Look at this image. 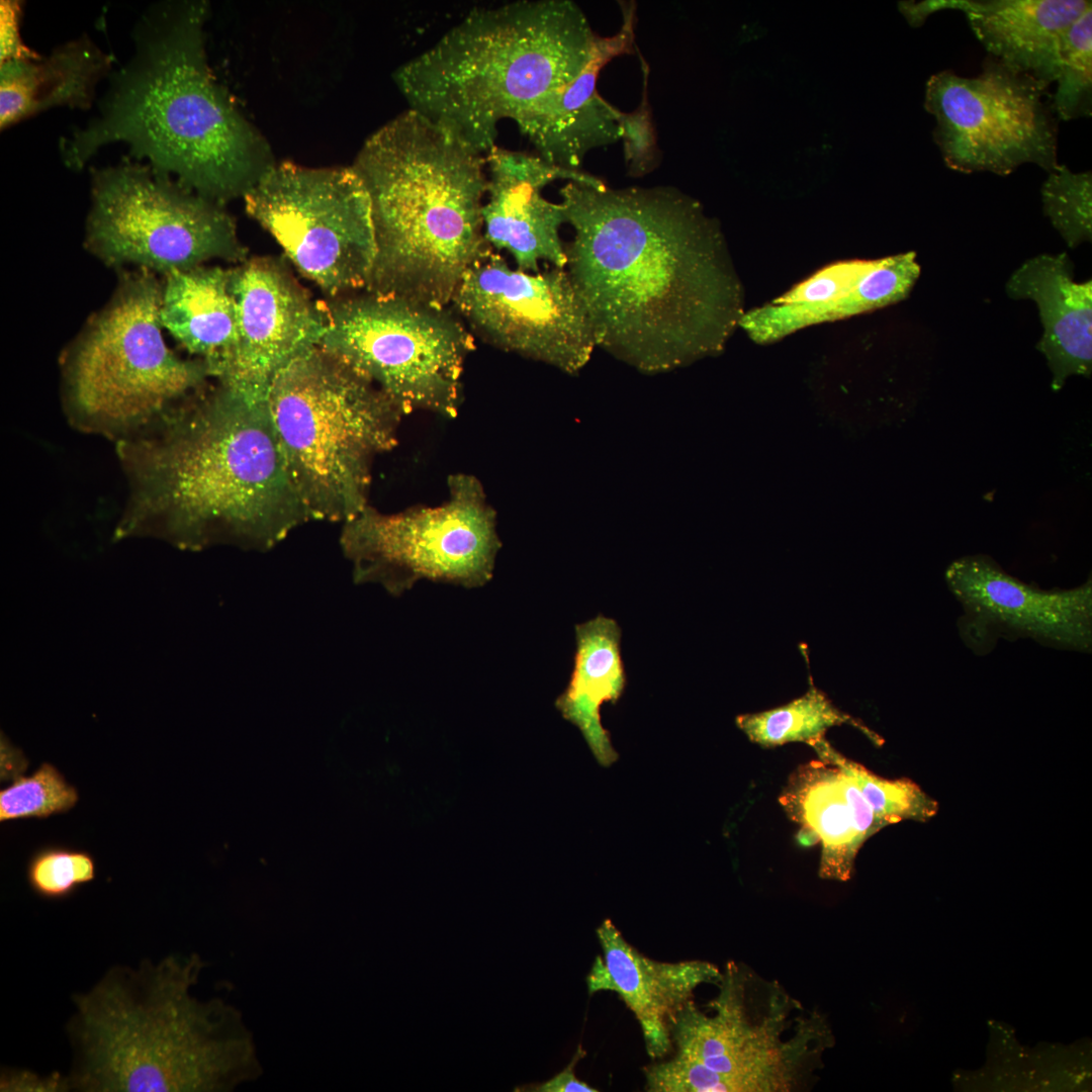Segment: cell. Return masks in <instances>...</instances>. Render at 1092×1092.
<instances>
[{
	"label": "cell",
	"instance_id": "5",
	"mask_svg": "<svg viewBox=\"0 0 1092 1092\" xmlns=\"http://www.w3.org/2000/svg\"><path fill=\"white\" fill-rule=\"evenodd\" d=\"M351 166L369 194L376 242L364 290L448 306L490 247L485 155L407 108L366 139Z\"/></svg>",
	"mask_w": 1092,
	"mask_h": 1092
},
{
	"label": "cell",
	"instance_id": "13",
	"mask_svg": "<svg viewBox=\"0 0 1092 1092\" xmlns=\"http://www.w3.org/2000/svg\"><path fill=\"white\" fill-rule=\"evenodd\" d=\"M243 200L290 266L327 298L366 289L376 242L369 194L352 166L275 163Z\"/></svg>",
	"mask_w": 1092,
	"mask_h": 1092
},
{
	"label": "cell",
	"instance_id": "23",
	"mask_svg": "<svg viewBox=\"0 0 1092 1092\" xmlns=\"http://www.w3.org/2000/svg\"><path fill=\"white\" fill-rule=\"evenodd\" d=\"M1008 297L1033 300L1043 333L1036 344L1060 390L1072 375L1092 372V281L1077 282L1066 252L1040 254L1022 263L1005 286Z\"/></svg>",
	"mask_w": 1092,
	"mask_h": 1092
},
{
	"label": "cell",
	"instance_id": "6",
	"mask_svg": "<svg viewBox=\"0 0 1092 1092\" xmlns=\"http://www.w3.org/2000/svg\"><path fill=\"white\" fill-rule=\"evenodd\" d=\"M570 0H518L469 11L393 81L408 109L486 156L517 122L573 81L603 42Z\"/></svg>",
	"mask_w": 1092,
	"mask_h": 1092
},
{
	"label": "cell",
	"instance_id": "21",
	"mask_svg": "<svg viewBox=\"0 0 1092 1092\" xmlns=\"http://www.w3.org/2000/svg\"><path fill=\"white\" fill-rule=\"evenodd\" d=\"M780 803L801 825L802 844L821 842L818 875L824 880H849L861 845L884 827L854 781L821 759L790 776Z\"/></svg>",
	"mask_w": 1092,
	"mask_h": 1092
},
{
	"label": "cell",
	"instance_id": "7",
	"mask_svg": "<svg viewBox=\"0 0 1092 1092\" xmlns=\"http://www.w3.org/2000/svg\"><path fill=\"white\" fill-rule=\"evenodd\" d=\"M705 1011L693 999L669 1025L674 1055L652 1063V1092H802L835 1044L828 1016L778 981L730 961Z\"/></svg>",
	"mask_w": 1092,
	"mask_h": 1092
},
{
	"label": "cell",
	"instance_id": "12",
	"mask_svg": "<svg viewBox=\"0 0 1092 1092\" xmlns=\"http://www.w3.org/2000/svg\"><path fill=\"white\" fill-rule=\"evenodd\" d=\"M447 486L439 506L383 514L368 505L344 523L340 543L354 582L398 597L422 579L466 588L491 579L502 547L495 511L476 476L451 474Z\"/></svg>",
	"mask_w": 1092,
	"mask_h": 1092
},
{
	"label": "cell",
	"instance_id": "20",
	"mask_svg": "<svg viewBox=\"0 0 1092 1092\" xmlns=\"http://www.w3.org/2000/svg\"><path fill=\"white\" fill-rule=\"evenodd\" d=\"M619 31L606 36L587 67L570 83L536 105L516 122L520 132L547 163L580 171L586 154L621 140L622 111L597 90L602 68L612 59L629 54L634 46V5L622 8Z\"/></svg>",
	"mask_w": 1092,
	"mask_h": 1092
},
{
	"label": "cell",
	"instance_id": "4",
	"mask_svg": "<svg viewBox=\"0 0 1092 1092\" xmlns=\"http://www.w3.org/2000/svg\"><path fill=\"white\" fill-rule=\"evenodd\" d=\"M204 966L195 953L114 966L74 994L70 1091L226 1092L258 1079L263 1070L240 1010L192 994Z\"/></svg>",
	"mask_w": 1092,
	"mask_h": 1092
},
{
	"label": "cell",
	"instance_id": "26",
	"mask_svg": "<svg viewBox=\"0 0 1092 1092\" xmlns=\"http://www.w3.org/2000/svg\"><path fill=\"white\" fill-rule=\"evenodd\" d=\"M111 64V57L87 36L61 44L46 57L2 63L1 128L58 106L89 108Z\"/></svg>",
	"mask_w": 1092,
	"mask_h": 1092
},
{
	"label": "cell",
	"instance_id": "19",
	"mask_svg": "<svg viewBox=\"0 0 1092 1092\" xmlns=\"http://www.w3.org/2000/svg\"><path fill=\"white\" fill-rule=\"evenodd\" d=\"M596 933L602 956L586 977L588 993H617L634 1014L649 1058L663 1059L672 1050L671 1020L700 986L716 985L722 971L703 960H652L631 945L610 919Z\"/></svg>",
	"mask_w": 1092,
	"mask_h": 1092
},
{
	"label": "cell",
	"instance_id": "25",
	"mask_svg": "<svg viewBox=\"0 0 1092 1092\" xmlns=\"http://www.w3.org/2000/svg\"><path fill=\"white\" fill-rule=\"evenodd\" d=\"M160 318L187 352L207 364L211 377L219 378L239 338L233 267L202 265L164 275Z\"/></svg>",
	"mask_w": 1092,
	"mask_h": 1092
},
{
	"label": "cell",
	"instance_id": "27",
	"mask_svg": "<svg viewBox=\"0 0 1092 1092\" xmlns=\"http://www.w3.org/2000/svg\"><path fill=\"white\" fill-rule=\"evenodd\" d=\"M621 637L617 621L602 614L576 624L573 668L565 691L555 703L562 716L580 730L603 766L618 759L610 734L602 725L601 706L606 702L616 705L626 689Z\"/></svg>",
	"mask_w": 1092,
	"mask_h": 1092
},
{
	"label": "cell",
	"instance_id": "11",
	"mask_svg": "<svg viewBox=\"0 0 1092 1092\" xmlns=\"http://www.w3.org/2000/svg\"><path fill=\"white\" fill-rule=\"evenodd\" d=\"M85 246L109 267L131 265L163 276L249 258L223 204L129 159L92 171Z\"/></svg>",
	"mask_w": 1092,
	"mask_h": 1092
},
{
	"label": "cell",
	"instance_id": "34",
	"mask_svg": "<svg viewBox=\"0 0 1092 1092\" xmlns=\"http://www.w3.org/2000/svg\"><path fill=\"white\" fill-rule=\"evenodd\" d=\"M620 127L630 173L639 176L649 172L655 166L657 149L645 91L634 112H622Z\"/></svg>",
	"mask_w": 1092,
	"mask_h": 1092
},
{
	"label": "cell",
	"instance_id": "33",
	"mask_svg": "<svg viewBox=\"0 0 1092 1092\" xmlns=\"http://www.w3.org/2000/svg\"><path fill=\"white\" fill-rule=\"evenodd\" d=\"M96 861L83 849L46 845L27 862L26 879L34 894L46 900H63L96 877Z\"/></svg>",
	"mask_w": 1092,
	"mask_h": 1092
},
{
	"label": "cell",
	"instance_id": "36",
	"mask_svg": "<svg viewBox=\"0 0 1092 1092\" xmlns=\"http://www.w3.org/2000/svg\"><path fill=\"white\" fill-rule=\"evenodd\" d=\"M1 1091H70L67 1076L53 1073L41 1077L27 1070H6L1 1073Z\"/></svg>",
	"mask_w": 1092,
	"mask_h": 1092
},
{
	"label": "cell",
	"instance_id": "9",
	"mask_svg": "<svg viewBox=\"0 0 1092 1092\" xmlns=\"http://www.w3.org/2000/svg\"><path fill=\"white\" fill-rule=\"evenodd\" d=\"M161 299L156 273L122 271L109 301L69 348L66 397L83 428L109 435L140 432L208 387L207 364L182 359L167 346Z\"/></svg>",
	"mask_w": 1092,
	"mask_h": 1092
},
{
	"label": "cell",
	"instance_id": "16",
	"mask_svg": "<svg viewBox=\"0 0 1092 1092\" xmlns=\"http://www.w3.org/2000/svg\"><path fill=\"white\" fill-rule=\"evenodd\" d=\"M962 608L959 633L974 653L990 652L999 639L1028 638L1048 647L1090 652L1092 581L1042 589L1010 575L991 557L969 555L944 573Z\"/></svg>",
	"mask_w": 1092,
	"mask_h": 1092
},
{
	"label": "cell",
	"instance_id": "28",
	"mask_svg": "<svg viewBox=\"0 0 1092 1092\" xmlns=\"http://www.w3.org/2000/svg\"><path fill=\"white\" fill-rule=\"evenodd\" d=\"M737 727L748 739L763 747H774L790 742L808 745L825 737L833 726L850 724L877 739L867 727L840 711L829 698L814 686L800 698L786 705L757 713L736 717Z\"/></svg>",
	"mask_w": 1092,
	"mask_h": 1092
},
{
	"label": "cell",
	"instance_id": "35",
	"mask_svg": "<svg viewBox=\"0 0 1092 1092\" xmlns=\"http://www.w3.org/2000/svg\"><path fill=\"white\" fill-rule=\"evenodd\" d=\"M21 4L4 0L0 4V60L1 64L14 60L37 59L40 56L30 50L20 35Z\"/></svg>",
	"mask_w": 1092,
	"mask_h": 1092
},
{
	"label": "cell",
	"instance_id": "3",
	"mask_svg": "<svg viewBox=\"0 0 1092 1092\" xmlns=\"http://www.w3.org/2000/svg\"><path fill=\"white\" fill-rule=\"evenodd\" d=\"M151 435L119 442L131 518L159 519L197 549L266 551L310 521L287 472L267 396L217 381L174 408Z\"/></svg>",
	"mask_w": 1092,
	"mask_h": 1092
},
{
	"label": "cell",
	"instance_id": "8",
	"mask_svg": "<svg viewBox=\"0 0 1092 1092\" xmlns=\"http://www.w3.org/2000/svg\"><path fill=\"white\" fill-rule=\"evenodd\" d=\"M267 404L309 519L345 523L367 507L374 460L396 445L402 408L318 345L277 372Z\"/></svg>",
	"mask_w": 1092,
	"mask_h": 1092
},
{
	"label": "cell",
	"instance_id": "37",
	"mask_svg": "<svg viewBox=\"0 0 1092 1092\" xmlns=\"http://www.w3.org/2000/svg\"><path fill=\"white\" fill-rule=\"evenodd\" d=\"M585 1056V1051L579 1044L568 1065L555 1076L542 1083H531L517 1086L516 1092H598V1089L589 1086L575 1075V1067L579 1060Z\"/></svg>",
	"mask_w": 1092,
	"mask_h": 1092
},
{
	"label": "cell",
	"instance_id": "14",
	"mask_svg": "<svg viewBox=\"0 0 1092 1092\" xmlns=\"http://www.w3.org/2000/svg\"><path fill=\"white\" fill-rule=\"evenodd\" d=\"M1048 89L991 56L974 77L933 74L924 108L935 119L932 136L945 166L1000 176L1023 164L1056 168L1059 119Z\"/></svg>",
	"mask_w": 1092,
	"mask_h": 1092
},
{
	"label": "cell",
	"instance_id": "32",
	"mask_svg": "<svg viewBox=\"0 0 1092 1092\" xmlns=\"http://www.w3.org/2000/svg\"><path fill=\"white\" fill-rule=\"evenodd\" d=\"M76 788L52 763L43 762L30 776H18L0 791V821L37 818L65 813L78 802Z\"/></svg>",
	"mask_w": 1092,
	"mask_h": 1092
},
{
	"label": "cell",
	"instance_id": "18",
	"mask_svg": "<svg viewBox=\"0 0 1092 1092\" xmlns=\"http://www.w3.org/2000/svg\"><path fill=\"white\" fill-rule=\"evenodd\" d=\"M487 187L482 208L484 237L497 252L508 253L518 269L536 273L541 261L565 268L560 229L565 216L560 202L542 195L555 180L599 183L581 171L555 167L538 155L495 146L486 154Z\"/></svg>",
	"mask_w": 1092,
	"mask_h": 1092
},
{
	"label": "cell",
	"instance_id": "2",
	"mask_svg": "<svg viewBox=\"0 0 1092 1092\" xmlns=\"http://www.w3.org/2000/svg\"><path fill=\"white\" fill-rule=\"evenodd\" d=\"M205 1L158 4L134 32V53L111 78L98 115L61 142L81 169L102 147L124 143L135 159L221 204L244 196L276 163L208 66ZM173 178V177H172Z\"/></svg>",
	"mask_w": 1092,
	"mask_h": 1092
},
{
	"label": "cell",
	"instance_id": "38",
	"mask_svg": "<svg viewBox=\"0 0 1092 1092\" xmlns=\"http://www.w3.org/2000/svg\"><path fill=\"white\" fill-rule=\"evenodd\" d=\"M956 0H924L903 1L899 8L909 24L913 27L921 26L933 13L942 10H954Z\"/></svg>",
	"mask_w": 1092,
	"mask_h": 1092
},
{
	"label": "cell",
	"instance_id": "10",
	"mask_svg": "<svg viewBox=\"0 0 1092 1092\" xmlns=\"http://www.w3.org/2000/svg\"><path fill=\"white\" fill-rule=\"evenodd\" d=\"M318 346L369 379L405 415L455 418L473 334L453 310L361 290L324 300Z\"/></svg>",
	"mask_w": 1092,
	"mask_h": 1092
},
{
	"label": "cell",
	"instance_id": "22",
	"mask_svg": "<svg viewBox=\"0 0 1092 1092\" xmlns=\"http://www.w3.org/2000/svg\"><path fill=\"white\" fill-rule=\"evenodd\" d=\"M903 284L888 264L875 260L833 263L772 300L744 312L738 327L758 344L800 329L871 311L902 299Z\"/></svg>",
	"mask_w": 1092,
	"mask_h": 1092
},
{
	"label": "cell",
	"instance_id": "17",
	"mask_svg": "<svg viewBox=\"0 0 1092 1092\" xmlns=\"http://www.w3.org/2000/svg\"><path fill=\"white\" fill-rule=\"evenodd\" d=\"M239 338L216 381L267 396L277 372L318 345L328 326L324 300H314L285 258L254 256L233 267Z\"/></svg>",
	"mask_w": 1092,
	"mask_h": 1092
},
{
	"label": "cell",
	"instance_id": "29",
	"mask_svg": "<svg viewBox=\"0 0 1092 1092\" xmlns=\"http://www.w3.org/2000/svg\"><path fill=\"white\" fill-rule=\"evenodd\" d=\"M810 746L819 759L836 765L854 781L884 827L903 820L924 821L936 813V803L911 780L881 778L843 756L825 737L814 741Z\"/></svg>",
	"mask_w": 1092,
	"mask_h": 1092
},
{
	"label": "cell",
	"instance_id": "24",
	"mask_svg": "<svg viewBox=\"0 0 1092 1092\" xmlns=\"http://www.w3.org/2000/svg\"><path fill=\"white\" fill-rule=\"evenodd\" d=\"M1090 0H957L985 50L1004 65L1037 80L1055 82L1059 52L1069 27Z\"/></svg>",
	"mask_w": 1092,
	"mask_h": 1092
},
{
	"label": "cell",
	"instance_id": "30",
	"mask_svg": "<svg viewBox=\"0 0 1092 1092\" xmlns=\"http://www.w3.org/2000/svg\"><path fill=\"white\" fill-rule=\"evenodd\" d=\"M1054 83L1052 103L1059 120L1092 115V9L1065 33Z\"/></svg>",
	"mask_w": 1092,
	"mask_h": 1092
},
{
	"label": "cell",
	"instance_id": "31",
	"mask_svg": "<svg viewBox=\"0 0 1092 1092\" xmlns=\"http://www.w3.org/2000/svg\"><path fill=\"white\" fill-rule=\"evenodd\" d=\"M1042 210L1070 249L1092 240V174L1059 164L1040 189Z\"/></svg>",
	"mask_w": 1092,
	"mask_h": 1092
},
{
	"label": "cell",
	"instance_id": "1",
	"mask_svg": "<svg viewBox=\"0 0 1092 1092\" xmlns=\"http://www.w3.org/2000/svg\"><path fill=\"white\" fill-rule=\"evenodd\" d=\"M566 267L596 345L644 373L721 352L744 313L719 224L671 186L560 190Z\"/></svg>",
	"mask_w": 1092,
	"mask_h": 1092
},
{
	"label": "cell",
	"instance_id": "15",
	"mask_svg": "<svg viewBox=\"0 0 1092 1092\" xmlns=\"http://www.w3.org/2000/svg\"><path fill=\"white\" fill-rule=\"evenodd\" d=\"M450 304L486 343L569 374L582 369L597 346L565 268L526 272L491 247L465 271Z\"/></svg>",
	"mask_w": 1092,
	"mask_h": 1092
}]
</instances>
